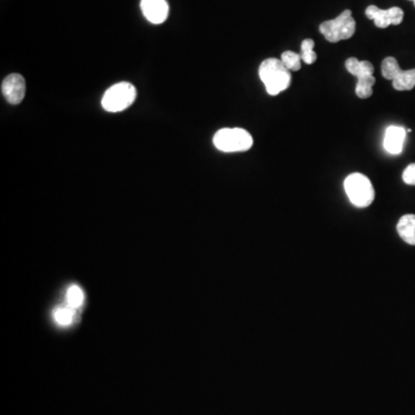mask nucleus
I'll list each match as a JSON object with an SVG mask.
<instances>
[{"label": "nucleus", "instance_id": "nucleus-20", "mask_svg": "<svg viewBox=\"0 0 415 415\" xmlns=\"http://www.w3.org/2000/svg\"><path fill=\"white\" fill-rule=\"evenodd\" d=\"M411 1H413V3H414L415 5V0H411Z\"/></svg>", "mask_w": 415, "mask_h": 415}, {"label": "nucleus", "instance_id": "nucleus-7", "mask_svg": "<svg viewBox=\"0 0 415 415\" xmlns=\"http://www.w3.org/2000/svg\"><path fill=\"white\" fill-rule=\"evenodd\" d=\"M1 93L6 101L13 105L20 104L26 96V81L20 74H10L1 84Z\"/></svg>", "mask_w": 415, "mask_h": 415}, {"label": "nucleus", "instance_id": "nucleus-11", "mask_svg": "<svg viewBox=\"0 0 415 415\" xmlns=\"http://www.w3.org/2000/svg\"><path fill=\"white\" fill-rule=\"evenodd\" d=\"M348 73H351L357 79L374 75V66L370 61H359L357 58H348L345 63Z\"/></svg>", "mask_w": 415, "mask_h": 415}, {"label": "nucleus", "instance_id": "nucleus-3", "mask_svg": "<svg viewBox=\"0 0 415 415\" xmlns=\"http://www.w3.org/2000/svg\"><path fill=\"white\" fill-rule=\"evenodd\" d=\"M212 142L223 152H242L251 149L253 138L242 128H221L214 135Z\"/></svg>", "mask_w": 415, "mask_h": 415}, {"label": "nucleus", "instance_id": "nucleus-14", "mask_svg": "<svg viewBox=\"0 0 415 415\" xmlns=\"http://www.w3.org/2000/svg\"><path fill=\"white\" fill-rule=\"evenodd\" d=\"M402 70L399 66L398 61L393 57L385 58L384 61H382L381 72L382 75L386 80H393L396 75L398 74L399 70Z\"/></svg>", "mask_w": 415, "mask_h": 415}, {"label": "nucleus", "instance_id": "nucleus-2", "mask_svg": "<svg viewBox=\"0 0 415 415\" xmlns=\"http://www.w3.org/2000/svg\"><path fill=\"white\" fill-rule=\"evenodd\" d=\"M346 194L352 205L358 208H367L375 198V191L372 182L365 174L352 173L344 181Z\"/></svg>", "mask_w": 415, "mask_h": 415}, {"label": "nucleus", "instance_id": "nucleus-19", "mask_svg": "<svg viewBox=\"0 0 415 415\" xmlns=\"http://www.w3.org/2000/svg\"><path fill=\"white\" fill-rule=\"evenodd\" d=\"M402 180L405 184L415 186V163L414 164H409L405 169V171L402 172Z\"/></svg>", "mask_w": 415, "mask_h": 415}, {"label": "nucleus", "instance_id": "nucleus-17", "mask_svg": "<svg viewBox=\"0 0 415 415\" xmlns=\"http://www.w3.org/2000/svg\"><path fill=\"white\" fill-rule=\"evenodd\" d=\"M74 308L72 307H59L54 311V318L57 322L58 324L66 327L70 325L73 321L74 318Z\"/></svg>", "mask_w": 415, "mask_h": 415}, {"label": "nucleus", "instance_id": "nucleus-6", "mask_svg": "<svg viewBox=\"0 0 415 415\" xmlns=\"http://www.w3.org/2000/svg\"><path fill=\"white\" fill-rule=\"evenodd\" d=\"M366 15L374 21L376 27L384 29L389 26H398L404 20V10L399 7H390L388 10H382L375 5H370L366 10Z\"/></svg>", "mask_w": 415, "mask_h": 415}, {"label": "nucleus", "instance_id": "nucleus-12", "mask_svg": "<svg viewBox=\"0 0 415 415\" xmlns=\"http://www.w3.org/2000/svg\"><path fill=\"white\" fill-rule=\"evenodd\" d=\"M392 87L398 91H412L415 87V68L409 70H400L392 80Z\"/></svg>", "mask_w": 415, "mask_h": 415}, {"label": "nucleus", "instance_id": "nucleus-9", "mask_svg": "<svg viewBox=\"0 0 415 415\" xmlns=\"http://www.w3.org/2000/svg\"><path fill=\"white\" fill-rule=\"evenodd\" d=\"M405 139V128L400 126H390L385 132L384 141H383L385 150L391 155L400 154L404 149Z\"/></svg>", "mask_w": 415, "mask_h": 415}, {"label": "nucleus", "instance_id": "nucleus-10", "mask_svg": "<svg viewBox=\"0 0 415 415\" xmlns=\"http://www.w3.org/2000/svg\"><path fill=\"white\" fill-rule=\"evenodd\" d=\"M397 231L406 244L415 246V214L402 216L397 224Z\"/></svg>", "mask_w": 415, "mask_h": 415}, {"label": "nucleus", "instance_id": "nucleus-18", "mask_svg": "<svg viewBox=\"0 0 415 415\" xmlns=\"http://www.w3.org/2000/svg\"><path fill=\"white\" fill-rule=\"evenodd\" d=\"M68 300L72 308H77V307L82 306L84 300V295L80 286L73 285V286H70L68 288Z\"/></svg>", "mask_w": 415, "mask_h": 415}, {"label": "nucleus", "instance_id": "nucleus-15", "mask_svg": "<svg viewBox=\"0 0 415 415\" xmlns=\"http://www.w3.org/2000/svg\"><path fill=\"white\" fill-rule=\"evenodd\" d=\"M281 61L290 72H297L302 70V56L293 51H285L281 54Z\"/></svg>", "mask_w": 415, "mask_h": 415}, {"label": "nucleus", "instance_id": "nucleus-13", "mask_svg": "<svg viewBox=\"0 0 415 415\" xmlns=\"http://www.w3.org/2000/svg\"><path fill=\"white\" fill-rule=\"evenodd\" d=\"M376 84V79L374 75L370 77H360L358 79L355 86V94L359 98H369L373 95V87Z\"/></svg>", "mask_w": 415, "mask_h": 415}, {"label": "nucleus", "instance_id": "nucleus-5", "mask_svg": "<svg viewBox=\"0 0 415 415\" xmlns=\"http://www.w3.org/2000/svg\"><path fill=\"white\" fill-rule=\"evenodd\" d=\"M355 29L357 24L350 10H344L335 19L320 24V31L330 43H338L340 40L351 38L354 35Z\"/></svg>", "mask_w": 415, "mask_h": 415}, {"label": "nucleus", "instance_id": "nucleus-4", "mask_svg": "<svg viewBox=\"0 0 415 415\" xmlns=\"http://www.w3.org/2000/svg\"><path fill=\"white\" fill-rule=\"evenodd\" d=\"M136 100V88L130 82H119L107 89L102 98V107L107 112H121Z\"/></svg>", "mask_w": 415, "mask_h": 415}, {"label": "nucleus", "instance_id": "nucleus-8", "mask_svg": "<svg viewBox=\"0 0 415 415\" xmlns=\"http://www.w3.org/2000/svg\"><path fill=\"white\" fill-rule=\"evenodd\" d=\"M141 10L149 22L161 24L169 17L166 0H141Z\"/></svg>", "mask_w": 415, "mask_h": 415}, {"label": "nucleus", "instance_id": "nucleus-16", "mask_svg": "<svg viewBox=\"0 0 415 415\" xmlns=\"http://www.w3.org/2000/svg\"><path fill=\"white\" fill-rule=\"evenodd\" d=\"M315 42L311 38H306L302 40V59L305 64H314L316 59H318V54L314 51Z\"/></svg>", "mask_w": 415, "mask_h": 415}, {"label": "nucleus", "instance_id": "nucleus-1", "mask_svg": "<svg viewBox=\"0 0 415 415\" xmlns=\"http://www.w3.org/2000/svg\"><path fill=\"white\" fill-rule=\"evenodd\" d=\"M258 75L265 84L267 93L272 96L286 91L292 82L291 72L277 58H269L262 61L258 68Z\"/></svg>", "mask_w": 415, "mask_h": 415}]
</instances>
